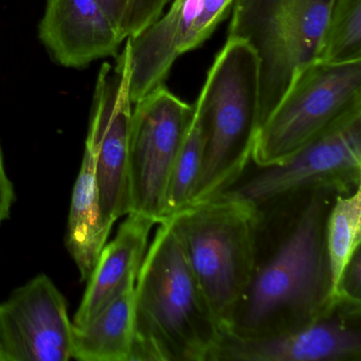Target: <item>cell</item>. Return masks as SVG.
Returning <instances> with one entry per match:
<instances>
[{
	"mask_svg": "<svg viewBox=\"0 0 361 361\" xmlns=\"http://www.w3.org/2000/svg\"><path fill=\"white\" fill-rule=\"evenodd\" d=\"M339 193L304 192L259 209L255 267L226 331L269 337L329 314L334 295L326 221Z\"/></svg>",
	"mask_w": 361,
	"mask_h": 361,
	"instance_id": "6da1fadb",
	"label": "cell"
},
{
	"mask_svg": "<svg viewBox=\"0 0 361 361\" xmlns=\"http://www.w3.org/2000/svg\"><path fill=\"white\" fill-rule=\"evenodd\" d=\"M158 225L135 282L130 361H209L221 327L170 221Z\"/></svg>",
	"mask_w": 361,
	"mask_h": 361,
	"instance_id": "7a4b0ae2",
	"label": "cell"
},
{
	"mask_svg": "<svg viewBox=\"0 0 361 361\" xmlns=\"http://www.w3.org/2000/svg\"><path fill=\"white\" fill-rule=\"evenodd\" d=\"M259 216L255 204L221 192L168 219L221 331L250 283Z\"/></svg>",
	"mask_w": 361,
	"mask_h": 361,
	"instance_id": "3957f363",
	"label": "cell"
},
{
	"mask_svg": "<svg viewBox=\"0 0 361 361\" xmlns=\"http://www.w3.org/2000/svg\"><path fill=\"white\" fill-rule=\"evenodd\" d=\"M195 104L204 119L206 152L190 204L225 191L252 162L259 128V59L247 42L227 39Z\"/></svg>",
	"mask_w": 361,
	"mask_h": 361,
	"instance_id": "277c9868",
	"label": "cell"
},
{
	"mask_svg": "<svg viewBox=\"0 0 361 361\" xmlns=\"http://www.w3.org/2000/svg\"><path fill=\"white\" fill-rule=\"evenodd\" d=\"M331 4L234 0L228 39L247 42L259 59V128L297 75L317 60Z\"/></svg>",
	"mask_w": 361,
	"mask_h": 361,
	"instance_id": "5b68a950",
	"label": "cell"
},
{
	"mask_svg": "<svg viewBox=\"0 0 361 361\" xmlns=\"http://www.w3.org/2000/svg\"><path fill=\"white\" fill-rule=\"evenodd\" d=\"M225 190L257 209L304 192H354L361 183V103L281 164L257 166Z\"/></svg>",
	"mask_w": 361,
	"mask_h": 361,
	"instance_id": "8992f818",
	"label": "cell"
},
{
	"mask_svg": "<svg viewBox=\"0 0 361 361\" xmlns=\"http://www.w3.org/2000/svg\"><path fill=\"white\" fill-rule=\"evenodd\" d=\"M357 103H361V61H314L297 75L259 128L253 164H281Z\"/></svg>",
	"mask_w": 361,
	"mask_h": 361,
	"instance_id": "52a82bcc",
	"label": "cell"
},
{
	"mask_svg": "<svg viewBox=\"0 0 361 361\" xmlns=\"http://www.w3.org/2000/svg\"><path fill=\"white\" fill-rule=\"evenodd\" d=\"M194 105L162 85L135 103L128 147L130 213L157 224L168 217L171 179Z\"/></svg>",
	"mask_w": 361,
	"mask_h": 361,
	"instance_id": "ba28073f",
	"label": "cell"
},
{
	"mask_svg": "<svg viewBox=\"0 0 361 361\" xmlns=\"http://www.w3.org/2000/svg\"><path fill=\"white\" fill-rule=\"evenodd\" d=\"M170 8L137 37L126 39L121 54L133 104L162 85L177 59L200 47L227 18L234 0H171Z\"/></svg>",
	"mask_w": 361,
	"mask_h": 361,
	"instance_id": "9c48e42d",
	"label": "cell"
},
{
	"mask_svg": "<svg viewBox=\"0 0 361 361\" xmlns=\"http://www.w3.org/2000/svg\"><path fill=\"white\" fill-rule=\"evenodd\" d=\"M133 103L128 73L117 58L115 66L104 63L97 78L85 141L94 159L101 213L105 227L130 213L128 147Z\"/></svg>",
	"mask_w": 361,
	"mask_h": 361,
	"instance_id": "30bf717a",
	"label": "cell"
},
{
	"mask_svg": "<svg viewBox=\"0 0 361 361\" xmlns=\"http://www.w3.org/2000/svg\"><path fill=\"white\" fill-rule=\"evenodd\" d=\"M361 304L339 299L318 320L269 337L221 331L209 361H360Z\"/></svg>",
	"mask_w": 361,
	"mask_h": 361,
	"instance_id": "8fae6325",
	"label": "cell"
},
{
	"mask_svg": "<svg viewBox=\"0 0 361 361\" xmlns=\"http://www.w3.org/2000/svg\"><path fill=\"white\" fill-rule=\"evenodd\" d=\"M73 325L64 295L39 274L0 303V353L6 361L69 360Z\"/></svg>",
	"mask_w": 361,
	"mask_h": 361,
	"instance_id": "7c38bea8",
	"label": "cell"
},
{
	"mask_svg": "<svg viewBox=\"0 0 361 361\" xmlns=\"http://www.w3.org/2000/svg\"><path fill=\"white\" fill-rule=\"evenodd\" d=\"M39 37L56 64L75 69L117 58L124 42L97 0H47Z\"/></svg>",
	"mask_w": 361,
	"mask_h": 361,
	"instance_id": "4fadbf2b",
	"label": "cell"
},
{
	"mask_svg": "<svg viewBox=\"0 0 361 361\" xmlns=\"http://www.w3.org/2000/svg\"><path fill=\"white\" fill-rule=\"evenodd\" d=\"M126 216L115 238L105 244L99 255L83 299L73 317V325L87 322L126 284L136 281L149 247V233L156 223L135 213Z\"/></svg>",
	"mask_w": 361,
	"mask_h": 361,
	"instance_id": "5bb4252c",
	"label": "cell"
},
{
	"mask_svg": "<svg viewBox=\"0 0 361 361\" xmlns=\"http://www.w3.org/2000/svg\"><path fill=\"white\" fill-rule=\"evenodd\" d=\"M135 282L126 284L87 322L73 325L71 356L81 361H130Z\"/></svg>",
	"mask_w": 361,
	"mask_h": 361,
	"instance_id": "9a60e30c",
	"label": "cell"
},
{
	"mask_svg": "<svg viewBox=\"0 0 361 361\" xmlns=\"http://www.w3.org/2000/svg\"><path fill=\"white\" fill-rule=\"evenodd\" d=\"M111 230L105 227L101 213L94 164L90 149L84 151L81 170L73 187L69 211L66 245L82 281H87Z\"/></svg>",
	"mask_w": 361,
	"mask_h": 361,
	"instance_id": "2e32d148",
	"label": "cell"
},
{
	"mask_svg": "<svg viewBox=\"0 0 361 361\" xmlns=\"http://www.w3.org/2000/svg\"><path fill=\"white\" fill-rule=\"evenodd\" d=\"M361 243V188L336 197L326 221V249L336 298L340 278ZM338 299V298H337Z\"/></svg>",
	"mask_w": 361,
	"mask_h": 361,
	"instance_id": "e0dca14e",
	"label": "cell"
},
{
	"mask_svg": "<svg viewBox=\"0 0 361 361\" xmlns=\"http://www.w3.org/2000/svg\"><path fill=\"white\" fill-rule=\"evenodd\" d=\"M316 61H361V0H331Z\"/></svg>",
	"mask_w": 361,
	"mask_h": 361,
	"instance_id": "ac0fdd59",
	"label": "cell"
},
{
	"mask_svg": "<svg viewBox=\"0 0 361 361\" xmlns=\"http://www.w3.org/2000/svg\"><path fill=\"white\" fill-rule=\"evenodd\" d=\"M171 0H130L122 25L124 39L137 37L161 16Z\"/></svg>",
	"mask_w": 361,
	"mask_h": 361,
	"instance_id": "d6986e66",
	"label": "cell"
},
{
	"mask_svg": "<svg viewBox=\"0 0 361 361\" xmlns=\"http://www.w3.org/2000/svg\"><path fill=\"white\" fill-rule=\"evenodd\" d=\"M337 298L361 304V251L355 252L346 265L337 287Z\"/></svg>",
	"mask_w": 361,
	"mask_h": 361,
	"instance_id": "ffe728a7",
	"label": "cell"
},
{
	"mask_svg": "<svg viewBox=\"0 0 361 361\" xmlns=\"http://www.w3.org/2000/svg\"><path fill=\"white\" fill-rule=\"evenodd\" d=\"M14 200L16 194L13 185L6 172L3 149L0 145V226L9 219Z\"/></svg>",
	"mask_w": 361,
	"mask_h": 361,
	"instance_id": "44dd1931",
	"label": "cell"
},
{
	"mask_svg": "<svg viewBox=\"0 0 361 361\" xmlns=\"http://www.w3.org/2000/svg\"><path fill=\"white\" fill-rule=\"evenodd\" d=\"M97 1L102 8L103 11L109 16V20L117 27L120 35H121L122 25H123L124 18L128 11L130 0H97Z\"/></svg>",
	"mask_w": 361,
	"mask_h": 361,
	"instance_id": "7402d4cb",
	"label": "cell"
}]
</instances>
